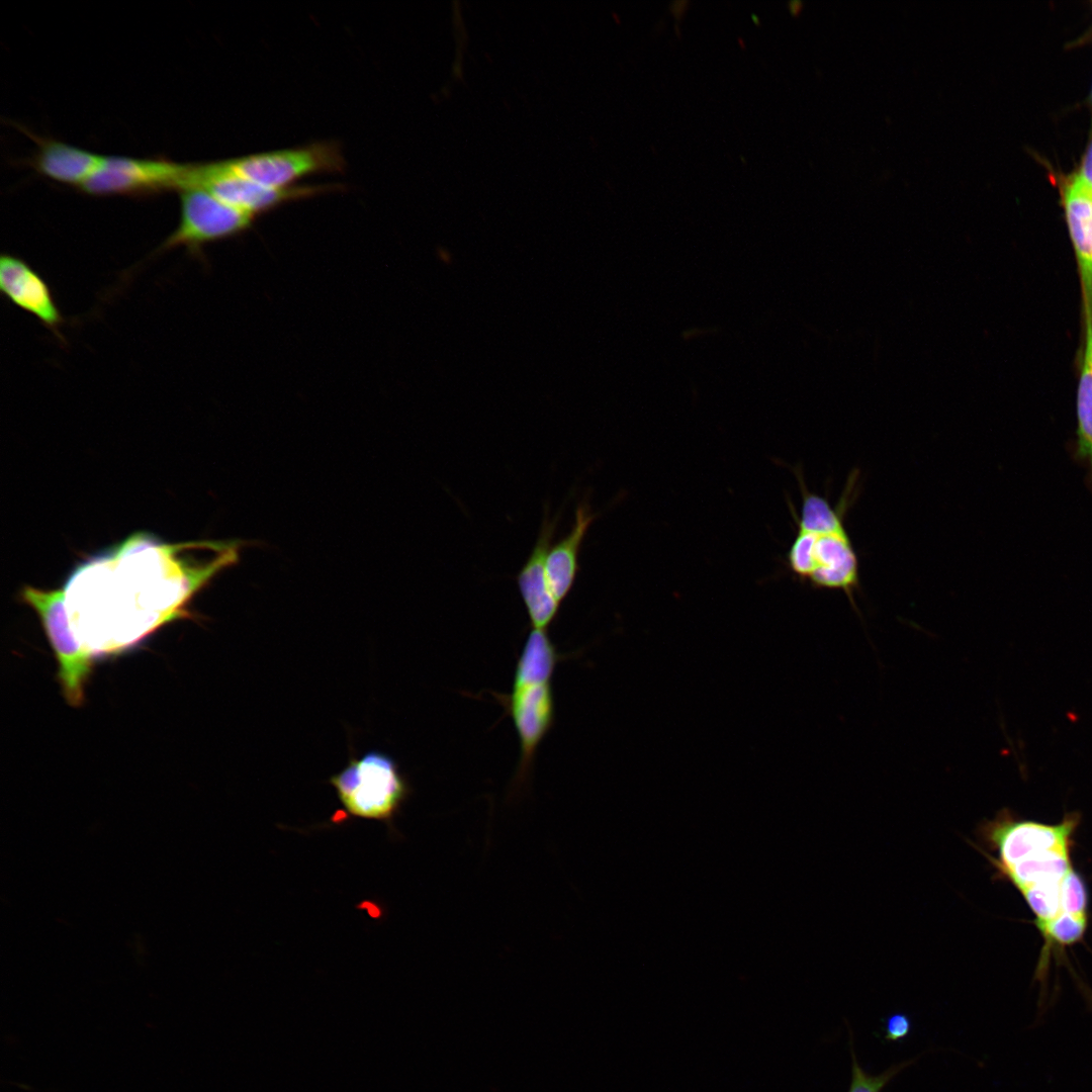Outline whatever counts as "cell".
<instances>
[{
	"label": "cell",
	"instance_id": "cell-27",
	"mask_svg": "<svg viewBox=\"0 0 1092 1092\" xmlns=\"http://www.w3.org/2000/svg\"><path fill=\"white\" fill-rule=\"evenodd\" d=\"M738 42L740 43L741 47H745V42L741 37H738Z\"/></svg>",
	"mask_w": 1092,
	"mask_h": 1092
},
{
	"label": "cell",
	"instance_id": "cell-6",
	"mask_svg": "<svg viewBox=\"0 0 1092 1092\" xmlns=\"http://www.w3.org/2000/svg\"><path fill=\"white\" fill-rule=\"evenodd\" d=\"M20 599L38 615L59 662L58 679L71 706L84 701V687L92 670V653L73 635L64 589L44 590L26 585Z\"/></svg>",
	"mask_w": 1092,
	"mask_h": 1092
},
{
	"label": "cell",
	"instance_id": "cell-17",
	"mask_svg": "<svg viewBox=\"0 0 1092 1092\" xmlns=\"http://www.w3.org/2000/svg\"><path fill=\"white\" fill-rule=\"evenodd\" d=\"M559 658L547 630L532 629L517 661L514 679H552Z\"/></svg>",
	"mask_w": 1092,
	"mask_h": 1092
},
{
	"label": "cell",
	"instance_id": "cell-8",
	"mask_svg": "<svg viewBox=\"0 0 1092 1092\" xmlns=\"http://www.w3.org/2000/svg\"><path fill=\"white\" fill-rule=\"evenodd\" d=\"M189 187L204 189L224 203L256 217L290 201L342 188L339 184L297 185L288 189L266 188L240 176L230 168L225 159L190 163L186 188Z\"/></svg>",
	"mask_w": 1092,
	"mask_h": 1092
},
{
	"label": "cell",
	"instance_id": "cell-14",
	"mask_svg": "<svg viewBox=\"0 0 1092 1092\" xmlns=\"http://www.w3.org/2000/svg\"><path fill=\"white\" fill-rule=\"evenodd\" d=\"M598 514L582 499L576 507L570 531L553 543L546 559V574L550 589L561 605L574 584L579 570L578 557L582 542Z\"/></svg>",
	"mask_w": 1092,
	"mask_h": 1092
},
{
	"label": "cell",
	"instance_id": "cell-25",
	"mask_svg": "<svg viewBox=\"0 0 1092 1092\" xmlns=\"http://www.w3.org/2000/svg\"><path fill=\"white\" fill-rule=\"evenodd\" d=\"M788 7L792 14L797 15L803 7V2L800 0H791L788 2Z\"/></svg>",
	"mask_w": 1092,
	"mask_h": 1092
},
{
	"label": "cell",
	"instance_id": "cell-12",
	"mask_svg": "<svg viewBox=\"0 0 1092 1092\" xmlns=\"http://www.w3.org/2000/svg\"><path fill=\"white\" fill-rule=\"evenodd\" d=\"M1061 199L1077 264L1082 311L1092 313V187L1074 173L1064 179Z\"/></svg>",
	"mask_w": 1092,
	"mask_h": 1092
},
{
	"label": "cell",
	"instance_id": "cell-21",
	"mask_svg": "<svg viewBox=\"0 0 1092 1092\" xmlns=\"http://www.w3.org/2000/svg\"><path fill=\"white\" fill-rule=\"evenodd\" d=\"M1063 913L1087 916V890L1082 877L1073 869L1065 876L1061 886Z\"/></svg>",
	"mask_w": 1092,
	"mask_h": 1092
},
{
	"label": "cell",
	"instance_id": "cell-10",
	"mask_svg": "<svg viewBox=\"0 0 1092 1092\" xmlns=\"http://www.w3.org/2000/svg\"><path fill=\"white\" fill-rule=\"evenodd\" d=\"M0 290L13 305L33 315L61 342L65 318L49 283L24 259L4 253L0 257Z\"/></svg>",
	"mask_w": 1092,
	"mask_h": 1092
},
{
	"label": "cell",
	"instance_id": "cell-7",
	"mask_svg": "<svg viewBox=\"0 0 1092 1092\" xmlns=\"http://www.w3.org/2000/svg\"><path fill=\"white\" fill-rule=\"evenodd\" d=\"M1077 813L1068 814L1061 823L1049 825L1015 820L1007 810L979 827L982 840L996 850L997 858L984 853L995 869L1054 851H1070L1072 834L1078 823Z\"/></svg>",
	"mask_w": 1092,
	"mask_h": 1092
},
{
	"label": "cell",
	"instance_id": "cell-3",
	"mask_svg": "<svg viewBox=\"0 0 1092 1092\" xmlns=\"http://www.w3.org/2000/svg\"><path fill=\"white\" fill-rule=\"evenodd\" d=\"M178 194V224L154 251L153 256L175 248H184L192 257L202 258L207 245L244 234L258 218L224 203L201 188H185Z\"/></svg>",
	"mask_w": 1092,
	"mask_h": 1092
},
{
	"label": "cell",
	"instance_id": "cell-23",
	"mask_svg": "<svg viewBox=\"0 0 1092 1092\" xmlns=\"http://www.w3.org/2000/svg\"><path fill=\"white\" fill-rule=\"evenodd\" d=\"M1076 174L1089 186L1092 187V135L1089 139L1081 163Z\"/></svg>",
	"mask_w": 1092,
	"mask_h": 1092
},
{
	"label": "cell",
	"instance_id": "cell-13",
	"mask_svg": "<svg viewBox=\"0 0 1092 1092\" xmlns=\"http://www.w3.org/2000/svg\"><path fill=\"white\" fill-rule=\"evenodd\" d=\"M36 144L27 164L39 176L78 190L101 165L104 156L19 127Z\"/></svg>",
	"mask_w": 1092,
	"mask_h": 1092
},
{
	"label": "cell",
	"instance_id": "cell-11",
	"mask_svg": "<svg viewBox=\"0 0 1092 1092\" xmlns=\"http://www.w3.org/2000/svg\"><path fill=\"white\" fill-rule=\"evenodd\" d=\"M561 515H549L547 508L534 548L517 575V583L533 629L547 630L560 604L554 598L546 574V559L553 544Z\"/></svg>",
	"mask_w": 1092,
	"mask_h": 1092
},
{
	"label": "cell",
	"instance_id": "cell-18",
	"mask_svg": "<svg viewBox=\"0 0 1092 1092\" xmlns=\"http://www.w3.org/2000/svg\"><path fill=\"white\" fill-rule=\"evenodd\" d=\"M1035 925L1044 939V950L1051 946H1067L1080 941L1086 931L1087 916L1062 913Z\"/></svg>",
	"mask_w": 1092,
	"mask_h": 1092
},
{
	"label": "cell",
	"instance_id": "cell-4",
	"mask_svg": "<svg viewBox=\"0 0 1092 1092\" xmlns=\"http://www.w3.org/2000/svg\"><path fill=\"white\" fill-rule=\"evenodd\" d=\"M232 170L270 189H288L307 176L339 173L346 167L341 146L320 141L304 146L225 159Z\"/></svg>",
	"mask_w": 1092,
	"mask_h": 1092
},
{
	"label": "cell",
	"instance_id": "cell-26",
	"mask_svg": "<svg viewBox=\"0 0 1092 1092\" xmlns=\"http://www.w3.org/2000/svg\"><path fill=\"white\" fill-rule=\"evenodd\" d=\"M751 18L756 24H759L760 21L756 14H751Z\"/></svg>",
	"mask_w": 1092,
	"mask_h": 1092
},
{
	"label": "cell",
	"instance_id": "cell-2",
	"mask_svg": "<svg viewBox=\"0 0 1092 1092\" xmlns=\"http://www.w3.org/2000/svg\"><path fill=\"white\" fill-rule=\"evenodd\" d=\"M797 529L787 554L790 570L813 587L842 590L856 609L859 562L846 527L826 531Z\"/></svg>",
	"mask_w": 1092,
	"mask_h": 1092
},
{
	"label": "cell",
	"instance_id": "cell-24",
	"mask_svg": "<svg viewBox=\"0 0 1092 1092\" xmlns=\"http://www.w3.org/2000/svg\"><path fill=\"white\" fill-rule=\"evenodd\" d=\"M688 5L689 1L687 0H675L670 3V10L678 18L685 13Z\"/></svg>",
	"mask_w": 1092,
	"mask_h": 1092
},
{
	"label": "cell",
	"instance_id": "cell-20",
	"mask_svg": "<svg viewBox=\"0 0 1092 1092\" xmlns=\"http://www.w3.org/2000/svg\"><path fill=\"white\" fill-rule=\"evenodd\" d=\"M849 1046L851 1055V1082L848 1092H882L883 1088L902 1070L912 1065L914 1060L903 1061L892 1065L879 1075L868 1074L859 1065L853 1049L852 1033L849 1029Z\"/></svg>",
	"mask_w": 1092,
	"mask_h": 1092
},
{
	"label": "cell",
	"instance_id": "cell-15",
	"mask_svg": "<svg viewBox=\"0 0 1092 1092\" xmlns=\"http://www.w3.org/2000/svg\"><path fill=\"white\" fill-rule=\"evenodd\" d=\"M1082 337L1076 399V456L1087 463L1092 478V314L1083 315Z\"/></svg>",
	"mask_w": 1092,
	"mask_h": 1092
},
{
	"label": "cell",
	"instance_id": "cell-9",
	"mask_svg": "<svg viewBox=\"0 0 1092 1092\" xmlns=\"http://www.w3.org/2000/svg\"><path fill=\"white\" fill-rule=\"evenodd\" d=\"M502 704L519 738L520 759L515 780L521 786L531 774L539 744L554 723L552 679H514L510 694L502 697Z\"/></svg>",
	"mask_w": 1092,
	"mask_h": 1092
},
{
	"label": "cell",
	"instance_id": "cell-1",
	"mask_svg": "<svg viewBox=\"0 0 1092 1092\" xmlns=\"http://www.w3.org/2000/svg\"><path fill=\"white\" fill-rule=\"evenodd\" d=\"M329 782L346 811L363 819L391 821L411 794L397 762L378 750L351 758Z\"/></svg>",
	"mask_w": 1092,
	"mask_h": 1092
},
{
	"label": "cell",
	"instance_id": "cell-22",
	"mask_svg": "<svg viewBox=\"0 0 1092 1092\" xmlns=\"http://www.w3.org/2000/svg\"><path fill=\"white\" fill-rule=\"evenodd\" d=\"M911 1031V1020L904 1013H894L886 1019L885 1038L897 1041L905 1038Z\"/></svg>",
	"mask_w": 1092,
	"mask_h": 1092
},
{
	"label": "cell",
	"instance_id": "cell-19",
	"mask_svg": "<svg viewBox=\"0 0 1092 1092\" xmlns=\"http://www.w3.org/2000/svg\"><path fill=\"white\" fill-rule=\"evenodd\" d=\"M1062 881L1037 884L1020 891L1035 915V922L1048 921L1063 913Z\"/></svg>",
	"mask_w": 1092,
	"mask_h": 1092
},
{
	"label": "cell",
	"instance_id": "cell-28",
	"mask_svg": "<svg viewBox=\"0 0 1092 1092\" xmlns=\"http://www.w3.org/2000/svg\"><path fill=\"white\" fill-rule=\"evenodd\" d=\"M1090 98H1091V105H1092V91H1091V97Z\"/></svg>",
	"mask_w": 1092,
	"mask_h": 1092
},
{
	"label": "cell",
	"instance_id": "cell-5",
	"mask_svg": "<svg viewBox=\"0 0 1092 1092\" xmlns=\"http://www.w3.org/2000/svg\"><path fill=\"white\" fill-rule=\"evenodd\" d=\"M190 163L159 158L104 156L99 168L79 189L90 196L146 198L187 185Z\"/></svg>",
	"mask_w": 1092,
	"mask_h": 1092
},
{
	"label": "cell",
	"instance_id": "cell-16",
	"mask_svg": "<svg viewBox=\"0 0 1092 1092\" xmlns=\"http://www.w3.org/2000/svg\"><path fill=\"white\" fill-rule=\"evenodd\" d=\"M1072 869L1070 851H1054L996 871L1021 891L1037 884L1061 882Z\"/></svg>",
	"mask_w": 1092,
	"mask_h": 1092
}]
</instances>
